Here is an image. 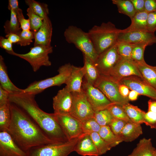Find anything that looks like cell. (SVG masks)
Returning a JSON list of instances; mask_svg holds the SVG:
<instances>
[{
    "label": "cell",
    "instance_id": "6da1fadb",
    "mask_svg": "<svg viewBox=\"0 0 156 156\" xmlns=\"http://www.w3.org/2000/svg\"><path fill=\"white\" fill-rule=\"evenodd\" d=\"M10 103L11 118L7 131L22 150L26 152L34 147L58 143L48 138L23 110Z\"/></svg>",
    "mask_w": 156,
    "mask_h": 156
},
{
    "label": "cell",
    "instance_id": "7a4b0ae2",
    "mask_svg": "<svg viewBox=\"0 0 156 156\" xmlns=\"http://www.w3.org/2000/svg\"><path fill=\"white\" fill-rule=\"evenodd\" d=\"M35 96L23 92L10 94L9 99L23 110L51 140L57 143L68 141L55 114L47 113L40 109L35 100Z\"/></svg>",
    "mask_w": 156,
    "mask_h": 156
},
{
    "label": "cell",
    "instance_id": "3957f363",
    "mask_svg": "<svg viewBox=\"0 0 156 156\" xmlns=\"http://www.w3.org/2000/svg\"><path fill=\"white\" fill-rule=\"evenodd\" d=\"M121 29L111 22L94 25L88 32L98 55L116 44Z\"/></svg>",
    "mask_w": 156,
    "mask_h": 156
},
{
    "label": "cell",
    "instance_id": "277c9868",
    "mask_svg": "<svg viewBox=\"0 0 156 156\" xmlns=\"http://www.w3.org/2000/svg\"><path fill=\"white\" fill-rule=\"evenodd\" d=\"M64 34L68 43L73 44L83 55L88 57L95 62L99 55L88 32L76 26L70 25L65 29Z\"/></svg>",
    "mask_w": 156,
    "mask_h": 156
},
{
    "label": "cell",
    "instance_id": "5b68a950",
    "mask_svg": "<svg viewBox=\"0 0 156 156\" xmlns=\"http://www.w3.org/2000/svg\"><path fill=\"white\" fill-rule=\"evenodd\" d=\"M73 65L69 63L60 66L57 75L51 77L35 81L23 89L24 92L36 95L49 88L65 84L70 74Z\"/></svg>",
    "mask_w": 156,
    "mask_h": 156
},
{
    "label": "cell",
    "instance_id": "8992f818",
    "mask_svg": "<svg viewBox=\"0 0 156 156\" xmlns=\"http://www.w3.org/2000/svg\"><path fill=\"white\" fill-rule=\"evenodd\" d=\"M79 137L65 142L34 147L26 152L28 156H68L74 151Z\"/></svg>",
    "mask_w": 156,
    "mask_h": 156
},
{
    "label": "cell",
    "instance_id": "52a82bcc",
    "mask_svg": "<svg viewBox=\"0 0 156 156\" xmlns=\"http://www.w3.org/2000/svg\"><path fill=\"white\" fill-rule=\"evenodd\" d=\"M51 46L38 45L31 47L29 51L25 54H19L14 51L10 54L18 57L28 62L33 71L36 72L42 66H49L51 63L49 55L53 52Z\"/></svg>",
    "mask_w": 156,
    "mask_h": 156
},
{
    "label": "cell",
    "instance_id": "ba28073f",
    "mask_svg": "<svg viewBox=\"0 0 156 156\" xmlns=\"http://www.w3.org/2000/svg\"><path fill=\"white\" fill-rule=\"evenodd\" d=\"M120 84L110 76L100 75L94 86L99 89L112 103L122 106L129 103V101L120 95L119 90Z\"/></svg>",
    "mask_w": 156,
    "mask_h": 156
},
{
    "label": "cell",
    "instance_id": "9c48e42d",
    "mask_svg": "<svg viewBox=\"0 0 156 156\" xmlns=\"http://www.w3.org/2000/svg\"><path fill=\"white\" fill-rule=\"evenodd\" d=\"M73 101L70 114L82 123L93 118L95 113L83 90L72 92Z\"/></svg>",
    "mask_w": 156,
    "mask_h": 156
},
{
    "label": "cell",
    "instance_id": "30bf717a",
    "mask_svg": "<svg viewBox=\"0 0 156 156\" xmlns=\"http://www.w3.org/2000/svg\"><path fill=\"white\" fill-rule=\"evenodd\" d=\"M82 89L87 99L94 112L107 109L113 104L98 88L83 81Z\"/></svg>",
    "mask_w": 156,
    "mask_h": 156
},
{
    "label": "cell",
    "instance_id": "8fae6325",
    "mask_svg": "<svg viewBox=\"0 0 156 156\" xmlns=\"http://www.w3.org/2000/svg\"><path fill=\"white\" fill-rule=\"evenodd\" d=\"M121 58L116 44L99 55L94 63L101 75H108Z\"/></svg>",
    "mask_w": 156,
    "mask_h": 156
},
{
    "label": "cell",
    "instance_id": "7c38bea8",
    "mask_svg": "<svg viewBox=\"0 0 156 156\" xmlns=\"http://www.w3.org/2000/svg\"><path fill=\"white\" fill-rule=\"evenodd\" d=\"M55 114L56 119L68 140L78 137L83 133L82 123L78 119L70 114Z\"/></svg>",
    "mask_w": 156,
    "mask_h": 156
},
{
    "label": "cell",
    "instance_id": "4fadbf2b",
    "mask_svg": "<svg viewBox=\"0 0 156 156\" xmlns=\"http://www.w3.org/2000/svg\"><path fill=\"white\" fill-rule=\"evenodd\" d=\"M108 75L119 82L122 79L131 76H137L142 79L132 59L122 58L113 68Z\"/></svg>",
    "mask_w": 156,
    "mask_h": 156
},
{
    "label": "cell",
    "instance_id": "5bb4252c",
    "mask_svg": "<svg viewBox=\"0 0 156 156\" xmlns=\"http://www.w3.org/2000/svg\"><path fill=\"white\" fill-rule=\"evenodd\" d=\"M117 42L131 44H143L147 46L156 44V36L154 33L148 30L120 32Z\"/></svg>",
    "mask_w": 156,
    "mask_h": 156
},
{
    "label": "cell",
    "instance_id": "9a60e30c",
    "mask_svg": "<svg viewBox=\"0 0 156 156\" xmlns=\"http://www.w3.org/2000/svg\"><path fill=\"white\" fill-rule=\"evenodd\" d=\"M120 84L127 86L129 89L135 91L139 95L156 98V89L146 83L140 77L131 76L125 77L119 81Z\"/></svg>",
    "mask_w": 156,
    "mask_h": 156
},
{
    "label": "cell",
    "instance_id": "2e32d148",
    "mask_svg": "<svg viewBox=\"0 0 156 156\" xmlns=\"http://www.w3.org/2000/svg\"><path fill=\"white\" fill-rule=\"evenodd\" d=\"M73 101V94L65 86L60 90L53 98L54 113L57 114H70Z\"/></svg>",
    "mask_w": 156,
    "mask_h": 156
},
{
    "label": "cell",
    "instance_id": "e0dca14e",
    "mask_svg": "<svg viewBox=\"0 0 156 156\" xmlns=\"http://www.w3.org/2000/svg\"><path fill=\"white\" fill-rule=\"evenodd\" d=\"M0 156H28L7 131L0 132Z\"/></svg>",
    "mask_w": 156,
    "mask_h": 156
},
{
    "label": "cell",
    "instance_id": "ac0fdd59",
    "mask_svg": "<svg viewBox=\"0 0 156 156\" xmlns=\"http://www.w3.org/2000/svg\"><path fill=\"white\" fill-rule=\"evenodd\" d=\"M74 151L83 156H98L99 153L90 134L83 133L79 138Z\"/></svg>",
    "mask_w": 156,
    "mask_h": 156
},
{
    "label": "cell",
    "instance_id": "d6986e66",
    "mask_svg": "<svg viewBox=\"0 0 156 156\" xmlns=\"http://www.w3.org/2000/svg\"><path fill=\"white\" fill-rule=\"evenodd\" d=\"M52 32V24L48 16L43 19V23L38 31L34 33V46L40 45L51 46Z\"/></svg>",
    "mask_w": 156,
    "mask_h": 156
},
{
    "label": "cell",
    "instance_id": "ffe728a7",
    "mask_svg": "<svg viewBox=\"0 0 156 156\" xmlns=\"http://www.w3.org/2000/svg\"><path fill=\"white\" fill-rule=\"evenodd\" d=\"M84 72L83 67L73 65L70 75L66 82V86L71 92H78L82 90Z\"/></svg>",
    "mask_w": 156,
    "mask_h": 156
},
{
    "label": "cell",
    "instance_id": "44dd1931",
    "mask_svg": "<svg viewBox=\"0 0 156 156\" xmlns=\"http://www.w3.org/2000/svg\"><path fill=\"white\" fill-rule=\"evenodd\" d=\"M0 86L10 94H16L24 92L23 89L16 86L10 79L4 58L0 55Z\"/></svg>",
    "mask_w": 156,
    "mask_h": 156
},
{
    "label": "cell",
    "instance_id": "7402d4cb",
    "mask_svg": "<svg viewBox=\"0 0 156 156\" xmlns=\"http://www.w3.org/2000/svg\"><path fill=\"white\" fill-rule=\"evenodd\" d=\"M142 79L156 89V66L147 64L145 61L141 62L133 61Z\"/></svg>",
    "mask_w": 156,
    "mask_h": 156
},
{
    "label": "cell",
    "instance_id": "603a6c76",
    "mask_svg": "<svg viewBox=\"0 0 156 156\" xmlns=\"http://www.w3.org/2000/svg\"><path fill=\"white\" fill-rule=\"evenodd\" d=\"M83 55L84 66L83 67L85 80L89 84L94 86L101 74L94 62L88 57Z\"/></svg>",
    "mask_w": 156,
    "mask_h": 156
},
{
    "label": "cell",
    "instance_id": "cb8c5ba5",
    "mask_svg": "<svg viewBox=\"0 0 156 156\" xmlns=\"http://www.w3.org/2000/svg\"><path fill=\"white\" fill-rule=\"evenodd\" d=\"M142 133L141 125L129 122L121 131L119 137L122 141L131 142L136 139Z\"/></svg>",
    "mask_w": 156,
    "mask_h": 156
},
{
    "label": "cell",
    "instance_id": "d4e9b609",
    "mask_svg": "<svg viewBox=\"0 0 156 156\" xmlns=\"http://www.w3.org/2000/svg\"><path fill=\"white\" fill-rule=\"evenodd\" d=\"M148 14L145 11L136 12L132 19L131 20V25L126 28L121 29L120 32H126L133 31L147 30Z\"/></svg>",
    "mask_w": 156,
    "mask_h": 156
},
{
    "label": "cell",
    "instance_id": "484cf974",
    "mask_svg": "<svg viewBox=\"0 0 156 156\" xmlns=\"http://www.w3.org/2000/svg\"><path fill=\"white\" fill-rule=\"evenodd\" d=\"M156 149L151 138L140 140L132 152L127 156H156Z\"/></svg>",
    "mask_w": 156,
    "mask_h": 156
},
{
    "label": "cell",
    "instance_id": "4316f807",
    "mask_svg": "<svg viewBox=\"0 0 156 156\" xmlns=\"http://www.w3.org/2000/svg\"><path fill=\"white\" fill-rule=\"evenodd\" d=\"M122 107L132 122L140 125L144 123L146 112L140 109L138 106L129 103L123 105Z\"/></svg>",
    "mask_w": 156,
    "mask_h": 156
},
{
    "label": "cell",
    "instance_id": "83f0119b",
    "mask_svg": "<svg viewBox=\"0 0 156 156\" xmlns=\"http://www.w3.org/2000/svg\"><path fill=\"white\" fill-rule=\"evenodd\" d=\"M98 133L112 148L123 142L119 137L114 133L109 126H101Z\"/></svg>",
    "mask_w": 156,
    "mask_h": 156
},
{
    "label": "cell",
    "instance_id": "f1b7e54d",
    "mask_svg": "<svg viewBox=\"0 0 156 156\" xmlns=\"http://www.w3.org/2000/svg\"><path fill=\"white\" fill-rule=\"evenodd\" d=\"M112 3L116 5L118 12L129 16L131 20L136 13L134 6L130 0H112Z\"/></svg>",
    "mask_w": 156,
    "mask_h": 156
},
{
    "label": "cell",
    "instance_id": "f546056e",
    "mask_svg": "<svg viewBox=\"0 0 156 156\" xmlns=\"http://www.w3.org/2000/svg\"><path fill=\"white\" fill-rule=\"evenodd\" d=\"M10 11V18L7 20L4 25L5 32L8 34L12 33L19 35L21 31L20 23L16 13L12 10Z\"/></svg>",
    "mask_w": 156,
    "mask_h": 156
},
{
    "label": "cell",
    "instance_id": "4dcf8cb0",
    "mask_svg": "<svg viewBox=\"0 0 156 156\" xmlns=\"http://www.w3.org/2000/svg\"><path fill=\"white\" fill-rule=\"evenodd\" d=\"M10 102L0 105V131H7L11 118Z\"/></svg>",
    "mask_w": 156,
    "mask_h": 156
},
{
    "label": "cell",
    "instance_id": "1f68e13d",
    "mask_svg": "<svg viewBox=\"0 0 156 156\" xmlns=\"http://www.w3.org/2000/svg\"><path fill=\"white\" fill-rule=\"evenodd\" d=\"M25 2L29 7L43 19L48 16L49 12L47 4L34 0H25Z\"/></svg>",
    "mask_w": 156,
    "mask_h": 156
},
{
    "label": "cell",
    "instance_id": "d6a6232c",
    "mask_svg": "<svg viewBox=\"0 0 156 156\" xmlns=\"http://www.w3.org/2000/svg\"><path fill=\"white\" fill-rule=\"evenodd\" d=\"M90 135L98 151L99 155L105 154L112 148L101 138L98 133H93Z\"/></svg>",
    "mask_w": 156,
    "mask_h": 156
},
{
    "label": "cell",
    "instance_id": "836d02e7",
    "mask_svg": "<svg viewBox=\"0 0 156 156\" xmlns=\"http://www.w3.org/2000/svg\"><path fill=\"white\" fill-rule=\"evenodd\" d=\"M27 15L28 16L30 25V30L33 34L37 32L42 25L43 19L30 8L27 10Z\"/></svg>",
    "mask_w": 156,
    "mask_h": 156
},
{
    "label": "cell",
    "instance_id": "e575fe53",
    "mask_svg": "<svg viewBox=\"0 0 156 156\" xmlns=\"http://www.w3.org/2000/svg\"><path fill=\"white\" fill-rule=\"evenodd\" d=\"M93 117L101 127L109 126L114 118L107 109L95 112Z\"/></svg>",
    "mask_w": 156,
    "mask_h": 156
},
{
    "label": "cell",
    "instance_id": "d590c367",
    "mask_svg": "<svg viewBox=\"0 0 156 156\" xmlns=\"http://www.w3.org/2000/svg\"><path fill=\"white\" fill-rule=\"evenodd\" d=\"M117 50L120 56L122 58L131 59L133 44L122 42H117L116 44Z\"/></svg>",
    "mask_w": 156,
    "mask_h": 156
},
{
    "label": "cell",
    "instance_id": "8d00e7d4",
    "mask_svg": "<svg viewBox=\"0 0 156 156\" xmlns=\"http://www.w3.org/2000/svg\"><path fill=\"white\" fill-rule=\"evenodd\" d=\"M114 118L121 119L128 122H131L122 106L113 104L107 109Z\"/></svg>",
    "mask_w": 156,
    "mask_h": 156
},
{
    "label": "cell",
    "instance_id": "74e56055",
    "mask_svg": "<svg viewBox=\"0 0 156 156\" xmlns=\"http://www.w3.org/2000/svg\"><path fill=\"white\" fill-rule=\"evenodd\" d=\"M147 45L143 44H133L131 59L134 61H145L144 59V50Z\"/></svg>",
    "mask_w": 156,
    "mask_h": 156
},
{
    "label": "cell",
    "instance_id": "f35d334b",
    "mask_svg": "<svg viewBox=\"0 0 156 156\" xmlns=\"http://www.w3.org/2000/svg\"><path fill=\"white\" fill-rule=\"evenodd\" d=\"M82 123V131L84 133L90 134L93 133H98L101 127L94 117Z\"/></svg>",
    "mask_w": 156,
    "mask_h": 156
},
{
    "label": "cell",
    "instance_id": "ab89813d",
    "mask_svg": "<svg viewBox=\"0 0 156 156\" xmlns=\"http://www.w3.org/2000/svg\"><path fill=\"white\" fill-rule=\"evenodd\" d=\"M127 122L124 120L113 118L109 126L114 133L119 137L121 131Z\"/></svg>",
    "mask_w": 156,
    "mask_h": 156
},
{
    "label": "cell",
    "instance_id": "60d3db41",
    "mask_svg": "<svg viewBox=\"0 0 156 156\" xmlns=\"http://www.w3.org/2000/svg\"><path fill=\"white\" fill-rule=\"evenodd\" d=\"M20 38V42L17 44L21 46L29 45L33 42L34 39L33 32L30 30H22L19 35Z\"/></svg>",
    "mask_w": 156,
    "mask_h": 156
},
{
    "label": "cell",
    "instance_id": "b9f144b4",
    "mask_svg": "<svg viewBox=\"0 0 156 156\" xmlns=\"http://www.w3.org/2000/svg\"><path fill=\"white\" fill-rule=\"evenodd\" d=\"M144 123L151 128L156 129V113L148 111L146 112Z\"/></svg>",
    "mask_w": 156,
    "mask_h": 156
},
{
    "label": "cell",
    "instance_id": "7bdbcfd3",
    "mask_svg": "<svg viewBox=\"0 0 156 156\" xmlns=\"http://www.w3.org/2000/svg\"><path fill=\"white\" fill-rule=\"evenodd\" d=\"M147 30L154 33L156 31V11L149 12L148 14Z\"/></svg>",
    "mask_w": 156,
    "mask_h": 156
},
{
    "label": "cell",
    "instance_id": "ee69618b",
    "mask_svg": "<svg viewBox=\"0 0 156 156\" xmlns=\"http://www.w3.org/2000/svg\"><path fill=\"white\" fill-rule=\"evenodd\" d=\"M12 43L7 38L0 37V47L5 49L6 52L10 54L14 52L12 49Z\"/></svg>",
    "mask_w": 156,
    "mask_h": 156
},
{
    "label": "cell",
    "instance_id": "f6af8a7d",
    "mask_svg": "<svg viewBox=\"0 0 156 156\" xmlns=\"http://www.w3.org/2000/svg\"><path fill=\"white\" fill-rule=\"evenodd\" d=\"M144 10L148 13L156 11V0H145Z\"/></svg>",
    "mask_w": 156,
    "mask_h": 156
},
{
    "label": "cell",
    "instance_id": "bcb514c9",
    "mask_svg": "<svg viewBox=\"0 0 156 156\" xmlns=\"http://www.w3.org/2000/svg\"><path fill=\"white\" fill-rule=\"evenodd\" d=\"M132 3L136 12L145 11V0H130Z\"/></svg>",
    "mask_w": 156,
    "mask_h": 156
},
{
    "label": "cell",
    "instance_id": "7dc6e473",
    "mask_svg": "<svg viewBox=\"0 0 156 156\" xmlns=\"http://www.w3.org/2000/svg\"><path fill=\"white\" fill-rule=\"evenodd\" d=\"M10 93L0 86V105L10 102L9 98Z\"/></svg>",
    "mask_w": 156,
    "mask_h": 156
},
{
    "label": "cell",
    "instance_id": "c3c4849f",
    "mask_svg": "<svg viewBox=\"0 0 156 156\" xmlns=\"http://www.w3.org/2000/svg\"><path fill=\"white\" fill-rule=\"evenodd\" d=\"M21 27L23 30H30V25L29 19H26L24 17L19 20Z\"/></svg>",
    "mask_w": 156,
    "mask_h": 156
},
{
    "label": "cell",
    "instance_id": "681fc988",
    "mask_svg": "<svg viewBox=\"0 0 156 156\" xmlns=\"http://www.w3.org/2000/svg\"><path fill=\"white\" fill-rule=\"evenodd\" d=\"M119 92L123 98L128 99V97L130 91L129 88L126 85L120 84L119 88Z\"/></svg>",
    "mask_w": 156,
    "mask_h": 156
},
{
    "label": "cell",
    "instance_id": "f907efd6",
    "mask_svg": "<svg viewBox=\"0 0 156 156\" xmlns=\"http://www.w3.org/2000/svg\"><path fill=\"white\" fill-rule=\"evenodd\" d=\"M5 37L6 38L8 39L12 44H17L21 40L19 36L14 34L11 33L6 34Z\"/></svg>",
    "mask_w": 156,
    "mask_h": 156
},
{
    "label": "cell",
    "instance_id": "816d5d0a",
    "mask_svg": "<svg viewBox=\"0 0 156 156\" xmlns=\"http://www.w3.org/2000/svg\"><path fill=\"white\" fill-rule=\"evenodd\" d=\"M18 8V2L17 0H8V8L9 10L12 9L15 11Z\"/></svg>",
    "mask_w": 156,
    "mask_h": 156
},
{
    "label": "cell",
    "instance_id": "f5cc1de1",
    "mask_svg": "<svg viewBox=\"0 0 156 156\" xmlns=\"http://www.w3.org/2000/svg\"><path fill=\"white\" fill-rule=\"evenodd\" d=\"M148 111L156 113V101L149 100L148 101Z\"/></svg>",
    "mask_w": 156,
    "mask_h": 156
},
{
    "label": "cell",
    "instance_id": "db71d44e",
    "mask_svg": "<svg viewBox=\"0 0 156 156\" xmlns=\"http://www.w3.org/2000/svg\"><path fill=\"white\" fill-rule=\"evenodd\" d=\"M139 94L137 92L133 90L130 91L128 98L129 101H134L137 99Z\"/></svg>",
    "mask_w": 156,
    "mask_h": 156
},
{
    "label": "cell",
    "instance_id": "11a10c76",
    "mask_svg": "<svg viewBox=\"0 0 156 156\" xmlns=\"http://www.w3.org/2000/svg\"><path fill=\"white\" fill-rule=\"evenodd\" d=\"M152 99L156 101V98H153L151 99Z\"/></svg>",
    "mask_w": 156,
    "mask_h": 156
},
{
    "label": "cell",
    "instance_id": "9f6ffc18",
    "mask_svg": "<svg viewBox=\"0 0 156 156\" xmlns=\"http://www.w3.org/2000/svg\"><path fill=\"white\" fill-rule=\"evenodd\" d=\"M155 154H156V152H155Z\"/></svg>",
    "mask_w": 156,
    "mask_h": 156
}]
</instances>
